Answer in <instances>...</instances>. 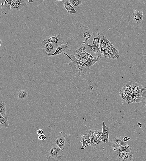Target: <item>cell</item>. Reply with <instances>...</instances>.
Listing matches in <instances>:
<instances>
[{
	"label": "cell",
	"mask_w": 146,
	"mask_h": 161,
	"mask_svg": "<svg viewBox=\"0 0 146 161\" xmlns=\"http://www.w3.org/2000/svg\"><path fill=\"white\" fill-rule=\"evenodd\" d=\"M102 38L107 47L113 51L117 58L120 57L118 50L116 49L112 44L110 42L106 37L103 36Z\"/></svg>",
	"instance_id": "cell-15"
},
{
	"label": "cell",
	"mask_w": 146,
	"mask_h": 161,
	"mask_svg": "<svg viewBox=\"0 0 146 161\" xmlns=\"http://www.w3.org/2000/svg\"><path fill=\"white\" fill-rule=\"evenodd\" d=\"M67 12V13L71 15L72 14H73L76 13L78 12L77 11L75 10V9L74 8L72 5L70 6L69 10Z\"/></svg>",
	"instance_id": "cell-35"
},
{
	"label": "cell",
	"mask_w": 146,
	"mask_h": 161,
	"mask_svg": "<svg viewBox=\"0 0 146 161\" xmlns=\"http://www.w3.org/2000/svg\"><path fill=\"white\" fill-rule=\"evenodd\" d=\"M145 107L146 108V104L145 105Z\"/></svg>",
	"instance_id": "cell-45"
},
{
	"label": "cell",
	"mask_w": 146,
	"mask_h": 161,
	"mask_svg": "<svg viewBox=\"0 0 146 161\" xmlns=\"http://www.w3.org/2000/svg\"><path fill=\"white\" fill-rule=\"evenodd\" d=\"M0 124L3 125L4 127L9 128V126L8 120L3 117L1 114L0 115Z\"/></svg>",
	"instance_id": "cell-29"
},
{
	"label": "cell",
	"mask_w": 146,
	"mask_h": 161,
	"mask_svg": "<svg viewBox=\"0 0 146 161\" xmlns=\"http://www.w3.org/2000/svg\"><path fill=\"white\" fill-rule=\"evenodd\" d=\"M87 48V45L82 43L76 50L73 51L71 54L75 56L76 58L78 60L82 61L85 62L86 61L83 58L82 56L83 53L86 52Z\"/></svg>",
	"instance_id": "cell-8"
},
{
	"label": "cell",
	"mask_w": 146,
	"mask_h": 161,
	"mask_svg": "<svg viewBox=\"0 0 146 161\" xmlns=\"http://www.w3.org/2000/svg\"><path fill=\"white\" fill-rule=\"evenodd\" d=\"M143 13V11H140L137 10H135L133 13L131 18L136 23L140 24L142 23L144 17Z\"/></svg>",
	"instance_id": "cell-16"
},
{
	"label": "cell",
	"mask_w": 146,
	"mask_h": 161,
	"mask_svg": "<svg viewBox=\"0 0 146 161\" xmlns=\"http://www.w3.org/2000/svg\"><path fill=\"white\" fill-rule=\"evenodd\" d=\"M27 1V0H13L12 3H19L23 5L24 6L26 5L28 2L29 3H31L30 1Z\"/></svg>",
	"instance_id": "cell-30"
},
{
	"label": "cell",
	"mask_w": 146,
	"mask_h": 161,
	"mask_svg": "<svg viewBox=\"0 0 146 161\" xmlns=\"http://www.w3.org/2000/svg\"><path fill=\"white\" fill-rule=\"evenodd\" d=\"M132 97V99L133 102V103L139 102V101H138L137 98H136V96L133 95V96Z\"/></svg>",
	"instance_id": "cell-41"
},
{
	"label": "cell",
	"mask_w": 146,
	"mask_h": 161,
	"mask_svg": "<svg viewBox=\"0 0 146 161\" xmlns=\"http://www.w3.org/2000/svg\"><path fill=\"white\" fill-rule=\"evenodd\" d=\"M72 46L69 44L68 42L65 44H63L57 47L56 50L54 54L51 55L45 54L47 57H51L53 56L64 54L71 50Z\"/></svg>",
	"instance_id": "cell-6"
},
{
	"label": "cell",
	"mask_w": 146,
	"mask_h": 161,
	"mask_svg": "<svg viewBox=\"0 0 146 161\" xmlns=\"http://www.w3.org/2000/svg\"><path fill=\"white\" fill-rule=\"evenodd\" d=\"M104 47L105 48L107 51L108 53L109 54V55L111 57V59L114 60L116 59H117V58L116 57L115 54H114V53L112 51L109 49V48L107 47L106 46H105Z\"/></svg>",
	"instance_id": "cell-32"
},
{
	"label": "cell",
	"mask_w": 146,
	"mask_h": 161,
	"mask_svg": "<svg viewBox=\"0 0 146 161\" xmlns=\"http://www.w3.org/2000/svg\"><path fill=\"white\" fill-rule=\"evenodd\" d=\"M99 45L100 49V51H101L102 57H107L108 58L111 59L110 56L108 53L105 48L104 47L102 46L101 45Z\"/></svg>",
	"instance_id": "cell-26"
},
{
	"label": "cell",
	"mask_w": 146,
	"mask_h": 161,
	"mask_svg": "<svg viewBox=\"0 0 146 161\" xmlns=\"http://www.w3.org/2000/svg\"><path fill=\"white\" fill-rule=\"evenodd\" d=\"M93 33L92 29L86 26H84L80 28L78 35L84 44H88L91 37Z\"/></svg>",
	"instance_id": "cell-4"
},
{
	"label": "cell",
	"mask_w": 146,
	"mask_h": 161,
	"mask_svg": "<svg viewBox=\"0 0 146 161\" xmlns=\"http://www.w3.org/2000/svg\"><path fill=\"white\" fill-rule=\"evenodd\" d=\"M41 46L42 50L45 54H54L57 48L55 43H48Z\"/></svg>",
	"instance_id": "cell-9"
},
{
	"label": "cell",
	"mask_w": 146,
	"mask_h": 161,
	"mask_svg": "<svg viewBox=\"0 0 146 161\" xmlns=\"http://www.w3.org/2000/svg\"><path fill=\"white\" fill-rule=\"evenodd\" d=\"M102 58V57H94V60L91 61L84 62L81 60V62L84 64L86 67H91L92 66L95 64V63L99 61V60H101Z\"/></svg>",
	"instance_id": "cell-22"
},
{
	"label": "cell",
	"mask_w": 146,
	"mask_h": 161,
	"mask_svg": "<svg viewBox=\"0 0 146 161\" xmlns=\"http://www.w3.org/2000/svg\"><path fill=\"white\" fill-rule=\"evenodd\" d=\"M91 142V135L89 134L88 138L87 141L86 142V146H90Z\"/></svg>",
	"instance_id": "cell-37"
},
{
	"label": "cell",
	"mask_w": 146,
	"mask_h": 161,
	"mask_svg": "<svg viewBox=\"0 0 146 161\" xmlns=\"http://www.w3.org/2000/svg\"><path fill=\"white\" fill-rule=\"evenodd\" d=\"M39 140H46L47 137L46 136L45 134H42V135H39L38 137Z\"/></svg>",
	"instance_id": "cell-36"
},
{
	"label": "cell",
	"mask_w": 146,
	"mask_h": 161,
	"mask_svg": "<svg viewBox=\"0 0 146 161\" xmlns=\"http://www.w3.org/2000/svg\"><path fill=\"white\" fill-rule=\"evenodd\" d=\"M63 41L64 40L61 36L60 33L59 32L57 35L47 37L42 42L41 45L43 46L48 43H55L58 47L63 45L62 43Z\"/></svg>",
	"instance_id": "cell-5"
},
{
	"label": "cell",
	"mask_w": 146,
	"mask_h": 161,
	"mask_svg": "<svg viewBox=\"0 0 146 161\" xmlns=\"http://www.w3.org/2000/svg\"><path fill=\"white\" fill-rule=\"evenodd\" d=\"M133 95L136 96L139 102L146 103V87L133 93Z\"/></svg>",
	"instance_id": "cell-12"
},
{
	"label": "cell",
	"mask_w": 146,
	"mask_h": 161,
	"mask_svg": "<svg viewBox=\"0 0 146 161\" xmlns=\"http://www.w3.org/2000/svg\"><path fill=\"white\" fill-rule=\"evenodd\" d=\"M103 36L99 32L93 33L88 44L92 46H98L100 40Z\"/></svg>",
	"instance_id": "cell-11"
},
{
	"label": "cell",
	"mask_w": 146,
	"mask_h": 161,
	"mask_svg": "<svg viewBox=\"0 0 146 161\" xmlns=\"http://www.w3.org/2000/svg\"><path fill=\"white\" fill-rule=\"evenodd\" d=\"M82 56L86 61H91L94 59V57L93 56L86 51L83 53Z\"/></svg>",
	"instance_id": "cell-28"
},
{
	"label": "cell",
	"mask_w": 146,
	"mask_h": 161,
	"mask_svg": "<svg viewBox=\"0 0 146 161\" xmlns=\"http://www.w3.org/2000/svg\"><path fill=\"white\" fill-rule=\"evenodd\" d=\"M102 133L99 137L100 140L103 143H109V127H107L104 121H102Z\"/></svg>",
	"instance_id": "cell-13"
},
{
	"label": "cell",
	"mask_w": 146,
	"mask_h": 161,
	"mask_svg": "<svg viewBox=\"0 0 146 161\" xmlns=\"http://www.w3.org/2000/svg\"><path fill=\"white\" fill-rule=\"evenodd\" d=\"M71 5L69 1H65L64 3V6L65 9L67 11V12L69 10L70 6Z\"/></svg>",
	"instance_id": "cell-34"
},
{
	"label": "cell",
	"mask_w": 146,
	"mask_h": 161,
	"mask_svg": "<svg viewBox=\"0 0 146 161\" xmlns=\"http://www.w3.org/2000/svg\"><path fill=\"white\" fill-rule=\"evenodd\" d=\"M87 45L86 52L91 55L94 57H102L99 45L96 46H92L88 44Z\"/></svg>",
	"instance_id": "cell-10"
},
{
	"label": "cell",
	"mask_w": 146,
	"mask_h": 161,
	"mask_svg": "<svg viewBox=\"0 0 146 161\" xmlns=\"http://www.w3.org/2000/svg\"><path fill=\"white\" fill-rule=\"evenodd\" d=\"M89 134L85 132L83 133L82 134V138L81 142L82 143V146L81 148L82 149H84L86 148V142L87 141Z\"/></svg>",
	"instance_id": "cell-23"
},
{
	"label": "cell",
	"mask_w": 146,
	"mask_h": 161,
	"mask_svg": "<svg viewBox=\"0 0 146 161\" xmlns=\"http://www.w3.org/2000/svg\"><path fill=\"white\" fill-rule=\"evenodd\" d=\"M131 148L128 144L123 145L121 146L118 148L115 151L116 152L122 153L131 152Z\"/></svg>",
	"instance_id": "cell-20"
},
{
	"label": "cell",
	"mask_w": 146,
	"mask_h": 161,
	"mask_svg": "<svg viewBox=\"0 0 146 161\" xmlns=\"http://www.w3.org/2000/svg\"><path fill=\"white\" fill-rule=\"evenodd\" d=\"M91 138V142L90 145L93 147H97L101 144L102 141L100 140L99 137L95 136L90 135Z\"/></svg>",
	"instance_id": "cell-18"
},
{
	"label": "cell",
	"mask_w": 146,
	"mask_h": 161,
	"mask_svg": "<svg viewBox=\"0 0 146 161\" xmlns=\"http://www.w3.org/2000/svg\"><path fill=\"white\" fill-rule=\"evenodd\" d=\"M64 64H68L71 66L72 71L75 77H79L92 73L91 67L83 66L72 61L70 62H65Z\"/></svg>",
	"instance_id": "cell-3"
},
{
	"label": "cell",
	"mask_w": 146,
	"mask_h": 161,
	"mask_svg": "<svg viewBox=\"0 0 146 161\" xmlns=\"http://www.w3.org/2000/svg\"><path fill=\"white\" fill-rule=\"evenodd\" d=\"M6 106L4 102H0V113L2 116L8 120V117L6 114Z\"/></svg>",
	"instance_id": "cell-21"
},
{
	"label": "cell",
	"mask_w": 146,
	"mask_h": 161,
	"mask_svg": "<svg viewBox=\"0 0 146 161\" xmlns=\"http://www.w3.org/2000/svg\"><path fill=\"white\" fill-rule=\"evenodd\" d=\"M29 96V94L26 90H22L18 92V96L19 100H23L27 98Z\"/></svg>",
	"instance_id": "cell-24"
},
{
	"label": "cell",
	"mask_w": 146,
	"mask_h": 161,
	"mask_svg": "<svg viewBox=\"0 0 146 161\" xmlns=\"http://www.w3.org/2000/svg\"><path fill=\"white\" fill-rule=\"evenodd\" d=\"M69 1L72 6L78 7L86 1V0H70Z\"/></svg>",
	"instance_id": "cell-27"
},
{
	"label": "cell",
	"mask_w": 146,
	"mask_h": 161,
	"mask_svg": "<svg viewBox=\"0 0 146 161\" xmlns=\"http://www.w3.org/2000/svg\"><path fill=\"white\" fill-rule=\"evenodd\" d=\"M24 6L19 3H13L11 5V9L14 11H18L23 9Z\"/></svg>",
	"instance_id": "cell-25"
},
{
	"label": "cell",
	"mask_w": 146,
	"mask_h": 161,
	"mask_svg": "<svg viewBox=\"0 0 146 161\" xmlns=\"http://www.w3.org/2000/svg\"><path fill=\"white\" fill-rule=\"evenodd\" d=\"M65 154L59 147L52 143L47 149L45 154L47 161H60Z\"/></svg>",
	"instance_id": "cell-1"
},
{
	"label": "cell",
	"mask_w": 146,
	"mask_h": 161,
	"mask_svg": "<svg viewBox=\"0 0 146 161\" xmlns=\"http://www.w3.org/2000/svg\"><path fill=\"white\" fill-rule=\"evenodd\" d=\"M37 133L39 135H42L43 134L44 131L42 129H39L37 130Z\"/></svg>",
	"instance_id": "cell-40"
},
{
	"label": "cell",
	"mask_w": 146,
	"mask_h": 161,
	"mask_svg": "<svg viewBox=\"0 0 146 161\" xmlns=\"http://www.w3.org/2000/svg\"><path fill=\"white\" fill-rule=\"evenodd\" d=\"M3 125L0 124V127H1V129L3 127Z\"/></svg>",
	"instance_id": "cell-44"
},
{
	"label": "cell",
	"mask_w": 146,
	"mask_h": 161,
	"mask_svg": "<svg viewBox=\"0 0 146 161\" xmlns=\"http://www.w3.org/2000/svg\"><path fill=\"white\" fill-rule=\"evenodd\" d=\"M119 96L121 97V99L124 100L126 102H127V98L128 96L126 94L123 90H121L119 92Z\"/></svg>",
	"instance_id": "cell-33"
},
{
	"label": "cell",
	"mask_w": 146,
	"mask_h": 161,
	"mask_svg": "<svg viewBox=\"0 0 146 161\" xmlns=\"http://www.w3.org/2000/svg\"><path fill=\"white\" fill-rule=\"evenodd\" d=\"M133 155L131 152L117 153V158L119 161H131L133 160Z\"/></svg>",
	"instance_id": "cell-14"
},
{
	"label": "cell",
	"mask_w": 146,
	"mask_h": 161,
	"mask_svg": "<svg viewBox=\"0 0 146 161\" xmlns=\"http://www.w3.org/2000/svg\"><path fill=\"white\" fill-rule=\"evenodd\" d=\"M99 45H101V46L104 47L105 46L104 41H103L102 37V38H101V40H100Z\"/></svg>",
	"instance_id": "cell-39"
},
{
	"label": "cell",
	"mask_w": 146,
	"mask_h": 161,
	"mask_svg": "<svg viewBox=\"0 0 146 161\" xmlns=\"http://www.w3.org/2000/svg\"><path fill=\"white\" fill-rule=\"evenodd\" d=\"M52 143L57 145L65 153L67 152L70 145L68 135L63 131L59 133L57 137L53 139Z\"/></svg>",
	"instance_id": "cell-2"
},
{
	"label": "cell",
	"mask_w": 146,
	"mask_h": 161,
	"mask_svg": "<svg viewBox=\"0 0 146 161\" xmlns=\"http://www.w3.org/2000/svg\"><path fill=\"white\" fill-rule=\"evenodd\" d=\"M125 92L128 96L132 97L133 96V93L132 92L126 91Z\"/></svg>",
	"instance_id": "cell-42"
},
{
	"label": "cell",
	"mask_w": 146,
	"mask_h": 161,
	"mask_svg": "<svg viewBox=\"0 0 146 161\" xmlns=\"http://www.w3.org/2000/svg\"><path fill=\"white\" fill-rule=\"evenodd\" d=\"M4 1H1V11L3 14L7 15L11 11V5L4 4Z\"/></svg>",
	"instance_id": "cell-17"
},
{
	"label": "cell",
	"mask_w": 146,
	"mask_h": 161,
	"mask_svg": "<svg viewBox=\"0 0 146 161\" xmlns=\"http://www.w3.org/2000/svg\"><path fill=\"white\" fill-rule=\"evenodd\" d=\"M132 97L131 96H128L127 98V102H128V105H129L131 103H133V102L132 99Z\"/></svg>",
	"instance_id": "cell-38"
},
{
	"label": "cell",
	"mask_w": 146,
	"mask_h": 161,
	"mask_svg": "<svg viewBox=\"0 0 146 161\" xmlns=\"http://www.w3.org/2000/svg\"><path fill=\"white\" fill-rule=\"evenodd\" d=\"M123 137L118 136L113 137L111 142V147L112 149L115 151L119 147L123 145L128 144L127 142L124 141Z\"/></svg>",
	"instance_id": "cell-7"
},
{
	"label": "cell",
	"mask_w": 146,
	"mask_h": 161,
	"mask_svg": "<svg viewBox=\"0 0 146 161\" xmlns=\"http://www.w3.org/2000/svg\"><path fill=\"white\" fill-rule=\"evenodd\" d=\"M85 132L95 136L99 137L102 133V131L101 129H93L88 130Z\"/></svg>",
	"instance_id": "cell-19"
},
{
	"label": "cell",
	"mask_w": 146,
	"mask_h": 161,
	"mask_svg": "<svg viewBox=\"0 0 146 161\" xmlns=\"http://www.w3.org/2000/svg\"><path fill=\"white\" fill-rule=\"evenodd\" d=\"M131 139V138L127 137H123V140L124 141L127 142L128 141L130 140Z\"/></svg>",
	"instance_id": "cell-43"
},
{
	"label": "cell",
	"mask_w": 146,
	"mask_h": 161,
	"mask_svg": "<svg viewBox=\"0 0 146 161\" xmlns=\"http://www.w3.org/2000/svg\"><path fill=\"white\" fill-rule=\"evenodd\" d=\"M144 87L141 84L136 82L134 88L132 90V93L138 91L139 90L143 88Z\"/></svg>",
	"instance_id": "cell-31"
}]
</instances>
